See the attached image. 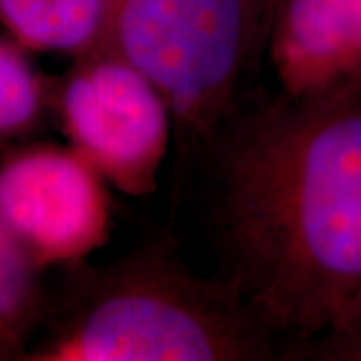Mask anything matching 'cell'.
I'll return each instance as SVG.
<instances>
[{
    "label": "cell",
    "mask_w": 361,
    "mask_h": 361,
    "mask_svg": "<svg viewBox=\"0 0 361 361\" xmlns=\"http://www.w3.org/2000/svg\"><path fill=\"white\" fill-rule=\"evenodd\" d=\"M201 161L215 275L297 360L361 295V78L239 104Z\"/></svg>",
    "instance_id": "cell-1"
},
{
    "label": "cell",
    "mask_w": 361,
    "mask_h": 361,
    "mask_svg": "<svg viewBox=\"0 0 361 361\" xmlns=\"http://www.w3.org/2000/svg\"><path fill=\"white\" fill-rule=\"evenodd\" d=\"M28 361H279V337L229 285L165 251L97 271Z\"/></svg>",
    "instance_id": "cell-2"
},
{
    "label": "cell",
    "mask_w": 361,
    "mask_h": 361,
    "mask_svg": "<svg viewBox=\"0 0 361 361\" xmlns=\"http://www.w3.org/2000/svg\"><path fill=\"white\" fill-rule=\"evenodd\" d=\"M101 44L153 80L171 106L183 161H201L239 109L249 0H111Z\"/></svg>",
    "instance_id": "cell-3"
},
{
    "label": "cell",
    "mask_w": 361,
    "mask_h": 361,
    "mask_svg": "<svg viewBox=\"0 0 361 361\" xmlns=\"http://www.w3.org/2000/svg\"><path fill=\"white\" fill-rule=\"evenodd\" d=\"M52 109L68 145L111 187L155 193L175 125L163 92L133 63L104 44L80 54L54 85Z\"/></svg>",
    "instance_id": "cell-4"
},
{
    "label": "cell",
    "mask_w": 361,
    "mask_h": 361,
    "mask_svg": "<svg viewBox=\"0 0 361 361\" xmlns=\"http://www.w3.org/2000/svg\"><path fill=\"white\" fill-rule=\"evenodd\" d=\"M109 187L71 145L16 147L0 161V217L40 269L78 263L109 239Z\"/></svg>",
    "instance_id": "cell-5"
},
{
    "label": "cell",
    "mask_w": 361,
    "mask_h": 361,
    "mask_svg": "<svg viewBox=\"0 0 361 361\" xmlns=\"http://www.w3.org/2000/svg\"><path fill=\"white\" fill-rule=\"evenodd\" d=\"M279 92L311 99L361 78V0H279L271 30Z\"/></svg>",
    "instance_id": "cell-6"
},
{
    "label": "cell",
    "mask_w": 361,
    "mask_h": 361,
    "mask_svg": "<svg viewBox=\"0 0 361 361\" xmlns=\"http://www.w3.org/2000/svg\"><path fill=\"white\" fill-rule=\"evenodd\" d=\"M111 0H0V26L28 52L80 56L104 39Z\"/></svg>",
    "instance_id": "cell-7"
},
{
    "label": "cell",
    "mask_w": 361,
    "mask_h": 361,
    "mask_svg": "<svg viewBox=\"0 0 361 361\" xmlns=\"http://www.w3.org/2000/svg\"><path fill=\"white\" fill-rule=\"evenodd\" d=\"M26 49L0 37V147L37 130L52 106L54 85L30 63Z\"/></svg>",
    "instance_id": "cell-8"
},
{
    "label": "cell",
    "mask_w": 361,
    "mask_h": 361,
    "mask_svg": "<svg viewBox=\"0 0 361 361\" xmlns=\"http://www.w3.org/2000/svg\"><path fill=\"white\" fill-rule=\"evenodd\" d=\"M40 271L0 217V319L25 345L47 310Z\"/></svg>",
    "instance_id": "cell-9"
},
{
    "label": "cell",
    "mask_w": 361,
    "mask_h": 361,
    "mask_svg": "<svg viewBox=\"0 0 361 361\" xmlns=\"http://www.w3.org/2000/svg\"><path fill=\"white\" fill-rule=\"evenodd\" d=\"M297 360L361 361V295L329 331L301 349Z\"/></svg>",
    "instance_id": "cell-10"
},
{
    "label": "cell",
    "mask_w": 361,
    "mask_h": 361,
    "mask_svg": "<svg viewBox=\"0 0 361 361\" xmlns=\"http://www.w3.org/2000/svg\"><path fill=\"white\" fill-rule=\"evenodd\" d=\"M25 349V341L0 319V360H20Z\"/></svg>",
    "instance_id": "cell-11"
}]
</instances>
